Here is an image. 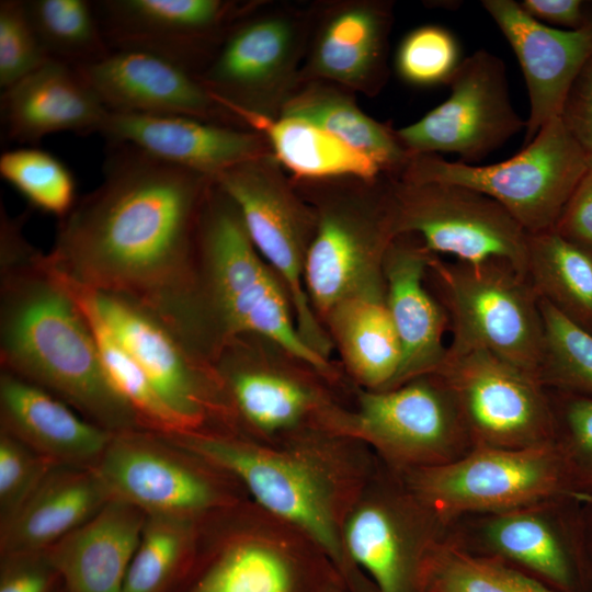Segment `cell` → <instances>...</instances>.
Wrapping results in <instances>:
<instances>
[{"instance_id":"6da1fadb","label":"cell","mask_w":592,"mask_h":592,"mask_svg":"<svg viewBox=\"0 0 592 592\" xmlns=\"http://www.w3.org/2000/svg\"><path fill=\"white\" fill-rule=\"evenodd\" d=\"M102 171L58 220L48 262L79 285L139 303L181 334L214 180L126 144L107 143Z\"/></svg>"},{"instance_id":"7a4b0ae2","label":"cell","mask_w":592,"mask_h":592,"mask_svg":"<svg viewBox=\"0 0 592 592\" xmlns=\"http://www.w3.org/2000/svg\"><path fill=\"white\" fill-rule=\"evenodd\" d=\"M23 226L0 224V369L110 432L144 430L110 382L86 315Z\"/></svg>"},{"instance_id":"3957f363","label":"cell","mask_w":592,"mask_h":592,"mask_svg":"<svg viewBox=\"0 0 592 592\" xmlns=\"http://www.w3.org/2000/svg\"><path fill=\"white\" fill-rule=\"evenodd\" d=\"M275 277L238 208L213 181L197 231L190 328L194 351L213 363L230 341L262 337L312 368L329 371L328 360L299 334L289 297Z\"/></svg>"},{"instance_id":"277c9868","label":"cell","mask_w":592,"mask_h":592,"mask_svg":"<svg viewBox=\"0 0 592 592\" xmlns=\"http://www.w3.org/2000/svg\"><path fill=\"white\" fill-rule=\"evenodd\" d=\"M428 270L447 314L448 350H486L539 380L544 326L539 298L525 275L501 260L471 264L434 254Z\"/></svg>"},{"instance_id":"5b68a950","label":"cell","mask_w":592,"mask_h":592,"mask_svg":"<svg viewBox=\"0 0 592 592\" xmlns=\"http://www.w3.org/2000/svg\"><path fill=\"white\" fill-rule=\"evenodd\" d=\"M589 161L560 116L544 125L512 158L488 166L449 162L436 153L410 156L401 179L478 191L502 205L526 230L554 229Z\"/></svg>"},{"instance_id":"8992f818","label":"cell","mask_w":592,"mask_h":592,"mask_svg":"<svg viewBox=\"0 0 592 592\" xmlns=\"http://www.w3.org/2000/svg\"><path fill=\"white\" fill-rule=\"evenodd\" d=\"M414 481L420 499L442 522L590 501L577 489L556 441L526 448L476 446L451 463L421 468Z\"/></svg>"},{"instance_id":"52a82bcc","label":"cell","mask_w":592,"mask_h":592,"mask_svg":"<svg viewBox=\"0 0 592 592\" xmlns=\"http://www.w3.org/2000/svg\"><path fill=\"white\" fill-rule=\"evenodd\" d=\"M280 167L267 153L219 173L214 182L234 202L257 251L286 286L303 340L328 358L331 344L314 315L304 283L317 216L298 200Z\"/></svg>"},{"instance_id":"ba28073f","label":"cell","mask_w":592,"mask_h":592,"mask_svg":"<svg viewBox=\"0 0 592 592\" xmlns=\"http://www.w3.org/2000/svg\"><path fill=\"white\" fill-rule=\"evenodd\" d=\"M390 195L397 236H419L434 255L471 264L501 260L525 275L528 234L491 197L457 184L401 178L391 182Z\"/></svg>"},{"instance_id":"9c48e42d","label":"cell","mask_w":592,"mask_h":592,"mask_svg":"<svg viewBox=\"0 0 592 592\" xmlns=\"http://www.w3.org/2000/svg\"><path fill=\"white\" fill-rule=\"evenodd\" d=\"M111 500L146 515L200 522L228 502L224 473L166 435L146 430L113 433L92 466Z\"/></svg>"},{"instance_id":"30bf717a","label":"cell","mask_w":592,"mask_h":592,"mask_svg":"<svg viewBox=\"0 0 592 592\" xmlns=\"http://www.w3.org/2000/svg\"><path fill=\"white\" fill-rule=\"evenodd\" d=\"M452 394L473 446L526 448L556 441L545 386L486 350L451 351L435 373Z\"/></svg>"},{"instance_id":"8fae6325","label":"cell","mask_w":592,"mask_h":592,"mask_svg":"<svg viewBox=\"0 0 592 592\" xmlns=\"http://www.w3.org/2000/svg\"><path fill=\"white\" fill-rule=\"evenodd\" d=\"M395 237L390 187L322 205L304 265L310 304L328 316L349 298L384 289V257Z\"/></svg>"},{"instance_id":"7c38bea8","label":"cell","mask_w":592,"mask_h":592,"mask_svg":"<svg viewBox=\"0 0 592 592\" xmlns=\"http://www.w3.org/2000/svg\"><path fill=\"white\" fill-rule=\"evenodd\" d=\"M87 289L103 321L180 419L185 434L206 432L210 415L232 414L214 364L192 351L158 315L127 297Z\"/></svg>"},{"instance_id":"4fadbf2b","label":"cell","mask_w":592,"mask_h":592,"mask_svg":"<svg viewBox=\"0 0 592 592\" xmlns=\"http://www.w3.org/2000/svg\"><path fill=\"white\" fill-rule=\"evenodd\" d=\"M448 98L395 132L410 156L452 152L478 161L526 127L512 106L503 61L479 49L462 60Z\"/></svg>"},{"instance_id":"5bb4252c","label":"cell","mask_w":592,"mask_h":592,"mask_svg":"<svg viewBox=\"0 0 592 592\" xmlns=\"http://www.w3.org/2000/svg\"><path fill=\"white\" fill-rule=\"evenodd\" d=\"M168 437L240 481L260 505L298 526L332 557L340 558L341 543L325 485L308 466L221 433Z\"/></svg>"},{"instance_id":"9a60e30c","label":"cell","mask_w":592,"mask_h":592,"mask_svg":"<svg viewBox=\"0 0 592 592\" xmlns=\"http://www.w3.org/2000/svg\"><path fill=\"white\" fill-rule=\"evenodd\" d=\"M358 431L390 456L425 467L451 463L474 446L458 407L436 374L364 392Z\"/></svg>"},{"instance_id":"2e32d148","label":"cell","mask_w":592,"mask_h":592,"mask_svg":"<svg viewBox=\"0 0 592 592\" xmlns=\"http://www.w3.org/2000/svg\"><path fill=\"white\" fill-rule=\"evenodd\" d=\"M93 7L111 50L162 57L197 77L227 35L232 4L219 0H98Z\"/></svg>"},{"instance_id":"e0dca14e","label":"cell","mask_w":592,"mask_h":592,"mask_svg":"<svg viewBox=\"0 0 592 592\" xmlns=\"http://www.w3.org/2000/svg\"><path fill=\"white\" fill-rule=\"evenodd\" d=\"M482 7L511 45L530 98L525 145L561 115L568 93L592 56V21L578 30L550 27L513 0H483Z\"/></svg>"},{"instance_id":"ac0fdd59","label":"cell","mask_w":592,"mask_h":592,"mask_svg":"<svg viewBox=\"0 0 592 592\" xmlns=\"http://www.w3.org/2000/svg\"><path fill=\"white\" fill-rule=\"evenodd\" d=\"M112 113L182 115L232 126L226 111L195 76L140 50H112L76 67Z\"/></svg>"},{"instance_id":"d6986e66","label":"cell","mask_w":592,"mask_h":592,"mask_svg":"<svg viewBox=\"0 0 592 592\" xmlns=\"http://www.w3.org/2000/svg\"><path fill=\"white\" fill-rule=\"evenodd\" d=\"M178 167L215 179L244 161L272 153L260 134L182 115L110 112L100 132Z\"/></svg>"},{"instance_id":"ffe728a7","label":"cell","mask_w":592,"mask_h":592,"mask_svg":"<svg viewBox=\"0 0 592 592\" xmlns=\"http://www.w3.org/2000/svg\"><path fill=\"white\" fill-rule=\"evenodd\" d=\"M295 53V30L277 16L237 24L196 77L225 109L265 113L267 98L287 90ZM283 101V102H284Z\"/></svg>"},{"instance_id":"44dd1931","label":"cell","mask_w":592,"mask_h":592,"mask_svg":"<svg viewBox=\"0 0 592 592\" xmlns=\"http://www.w3.org/2000/svg\"><path fill=\"white\" fill-rule=\"evenodd\" d=\"M109 113L79 70L56 59L2 90L0 96L2 137L24 146L60 132L100 134Z\"/></svg>"},{"instance_id":"7402d4cb","label":"cell","mask_w":592,"mask_h":592,"mask_svg":"<svg viewBox=\"0 0 592 592\" xmlns=\"http://www.w3.org/2000/svg\"><path fill=\"white\" fill-rule=\"evenodd\" d=\"M431 255L422 242L411 243L408 235H399L384 257L386 303L401 346L399 372L390 388L435 373L447 353L443 342L447 314L424 286Z\"/></svg>"},{"instance_id":"603a6c76","label":"cell","mask_w":592,"mask_h":592,"mask_svg":"<svg viewBox=\"0 0 592 592\" xmlns=\"http://www.w3.org/2000/svg\"><path fill=\"white\" fill-rule=\"evenodd\" d=\"M0 430L58 466L92 467L113 432L57 396L0 369Z\"/></svg>"},{"instance_id":"cb8c5ba5","label":"cell","mask_w":592,"mask_h":592,"mask_svg":"<svg viewBox=\"0 0 592 592\" xmlns=\"http://www.w3.org/2000/svg\"><path fill=\"white\" fill-rule=\"evenodd\" d=\"M146 514L110 500L93 517L49 547L65 592H123Z\"/></svg>"},{"instance_id":"d4e9b609","label":"cell","mask_w":592,"mask_h":592,"mask_svg":"<svg viewBox=\"0 0 592 592\" xmlns=\"http://www.w3.org/2000/svg\"><path fill=\"white\" fill-rule=\"evenodd\" d=\"M110 500L92 467H54L23 505L0 524L1 556L48 549Z\"/></svg>"},{"instance_id":"484cf974","label":"cell","mask_w":592,"mask_h":592,"mask_svg":"<svg viewBox=\"0 0 592 592\" xmlns=\"http://www.w3.org/2000/svg\"><path fill=\"white\" fill-rule=\"evenodd\" d=\"M385 4H345L318 31L301 79L373 91L383 76L390 23Z\"/></svg>"},{"instance_id":"4316f807","label":"cell","mask_w":592,"mask_h":592,"mask_svg":"<svg viewBox=\"0 0 592 592\" xmlns=\"http://www.w3.org/2000/svg\"><path fill=\"white\" fill-rule=\"evenodd\" d=\"M227 111L264 137L278 164L297 179L373 182L383 172L372 159L307 121L239 107Z\"/></svg>"},{"instance_id":"83f0119b","label":"cell","mask_w":592,"mask_h":592,"mask_svg":"<svg viewBox=\"0 0 592 592\" xmlns=\"http://www.w3.org/2000/svg\"><path fill=\"white\" fill-rule=\"evenodd\" d=\"M248 337L227 343L213 362L232 413L264 432L295 424L311 402L309 390L255 361Z\"/></svg>"},{"instance_id":"f1b7e54d","label":"cell","mask_w":592,"mask_h":592,"mask_svg":"<svg viewBox=\"0 0 592 592\" xmlns=\"http://www.w3.org/2000/svg\"><path fill=\"white\" fill-rule=\"evenodd\" d=\"M394 510L373 503L354 511L344 526L345 547L377 592H422V567L431 549L418 550Z\"/></svg>"},{"instance_id":"f546056e","label":"cell","mask_w":592,"mask_h":592,"mask_svg":"<svg viewBox=\"0 0 592 592\" xmlns=\"http://www.w3.org/2000/svg\"><path fill=\"white\" fill-rule=\"evenodd\" d=\"M327 317L343 358L358 380L376 390L389 389L399 372L401 346L385 288L349 298Z\"/></svg>"},{"instance_id":"4dcf8cb0","label":"cell","mask_w":592,"mask_h":592,"mask_svg":"<svg viewBox=\"0 0 592 592\" xmlns=\"http://www.w3.org/2000/svg\"><path fill=\"white\" fill-rule=\"evenodd\" d=\"M546 506L490 514L481 527V542L494 558L526 569L558 592H573L577 578L573 561L545 513Z\"/></svg>"},{"instance_id":"1f68e13d","label":"cell","mask_w":592,"mask_h":592,"mask_svg":"<svg viewBox=\"0 0 592 592\" xmlns=\"http://www.w3.org/2000/svg\"><path fill=\"white\" fill-rule=\"evenodd\" d=\"M280 116L320 127L372 159L383 172L401 171L410 159L395 132L366 115L346 93L327 84L314 82L289 94Z\"/></svg>"},{"instance_id":"d6a6232c","label":"cell","mask_w":592,"mask_h":592,"mask_svg":"<svg viewBox=\"0 0 592 592\" xmlns=\"http://www.w3.org/2000/svg\"><path fill=\"white\" fill-rule=\"evenodd\" d=\"M525 276L539 299L592 332V253L549 229L528 234Z\"/></svg>"},{"instance_id":"836d02e7","label":"cell","mask_w":592,"mask_h":592,"mask_svg":"<svg viewBox=\"0 0 592 592\" xmlns=\"http://www.w3.org/2000/svg\"><path fill=\"white\" fill-rule=\"evenodd\" d=\"M57 274L88 319L110 382L133 409L144 430L167 436L185 434L186 430L180 419L103 321L88 289L59 272Z\"/></svg>"},{"instance_id":"e575fe53","label":"cell","mask_w":592,"mask_h":592,"mask_svg":"<svg viewBox=\"0 0 592 592\" xmlns=\"http://www.w3.org/2000/svg\"><path fill=\"white\" fill-rule=\"evenodd\" d=\"M215 551L189 592H296L295 569L276 548L231 536Z\"/></svg>"},{"instance_id":"d590c367","label":"cell","mask_w":592,"mask_h":592,"mask_svg":"<svg viewBox=\"0 0 592 592\" xmlns=\"http://www.w3.org/2000/svg\"><path fill=\"white\" fill-rule=\"evenodd\" d=\"M421 585L422 592H558L498 558L473 554L455 543L431 548Z\"/></svg>"},{"instance_id":"8d00e7d4","label":"cell","mask_w":592,"mask_h":592,"mask_svg":"<svg viewBox=\"0 0 592 592\" xmlns=\"http://www.w3.org/2000/svg\"><path fill=\"white\" fill-rule=\"evenodd\" d=\"M198 522L146 515L123 592H166L196 554Z\"/></svg>"},{"instance_id":"74e56055","label":"cell","mask_w":592,"mask_h":592,"mask_svg":"<svg viewBox=\"0 0 592 592\" xmlns=\"http://www.w3.org/2000/svg\"><path fill=\"white\" fill-rule=\"evenodd\" d=\"M25 7L50 59L79 67L96 62L112 52L93 1L25 0Z\"/></svg>"},{"instance_id":"f35d334b","label":"cell","mask_w":592,"mask_h":592,"mask_svg":"<svg viewBox=\"0 0 592 592\" xmlns=\"http://www.w3.org/2000/svg\"><path fill=\"white\" fill-rule=\"evenodd\" d=\"M0 175L31 207L64 218L75 206L77 183L71 170L55 155L36 146L5 150Z\"/></svg>"},{"instance_id":"ab89813d","label":"cell","mask_w":592,"mask_h":592,"mask_svg":"<svg viewBox=\"0 0 592 592\" xmlns=\"http://www.w3.org/2000/svg\"><path fill=\"white\" fill-rule=\"evenodd\" d=\"M539 301L544 326L540 383L592 394V332Z\"/></svg>"},{"instance_id":"60d3db41","label":"cell","mask_w":592,"mask_h":592,"mask_svg":"<svg viewBox=\"0 0 592 592\" xmlns=\"http://www.w3.org/2000/svg\"><path fill=\"white\" fill-rule=\"evenodd\" d=\"M460 62L457 41L436 25L420 26L408 33L396 55L399 76L421 87L448 83Z\"/></svg>"},{"instance_id":"b9f144b4","label":"cell","mask_w":592,"mask_h":592,"mask_svg":"<svg viewBox=\"0 0 592 592\" xmlns=\"http://www.w3.org/2000/svg\"><path fill=\"white\" fill-rule=\"evenodd\" d=\"M49 59L29 18L25 1L1 0V91L22 80Z\"/></svg>"},{"instance_id":"7bdbcfd3","label":"cell","mask_w":592,"mask_h":592,"mask_svg":"<svg viewBox=\"0 0 592 592\" xmlns=\"http://www.w3.org/2000/svg\"><path fill=\"white\" fill-rule=\"evenodd\" d=\"M56 466L0 430V524L23 505Z\"/></svg>"},{"instance_id":"ee69618b","label":"cell","mask_w":592,"mask_h":592,"mask_svg":"<svg viewBox=\"0 0 592 592\" xmlns=\"http://www.w3.org/2000/svg\"><path fill=\"white\" fill-rule=\"evenodd\" d=\"M577 489L592 500V399L570 400L562 417V431L556 437Z\"/></svg>"},{"instance_id":"f6af8a7d","label":"cell","mask_w":592,"mask_h":592,"mask_svg":"<svg viewBox=\"0 0 592 592\" xmlns=\"http://www.w3.org/2000/svg\"><path fill=\"white\" fill-rule=\"evenodd\" d=\"M1 560L0 592H50L60 580L47 550L2 555Z\"/></svg>"},{"instance_id":"bcb514c9","label":"cell","mask_w":592,"mask_h":592,"mask_svg":"<svg viewBox=\"0 0 592 592\" xmlns=\"http://www.w3.org/2000/svg\"><path fill=\"white\" fill-rule=\"evenodd\" d=\"M560 118L592 166V56L573 82Z\"/></svg>"},{"instance_id":"7dc6e473","label":"cell","mask_w":592,"mask_h":592,"mask_svg":"<svg viewBox=\"0 0 592 592\" xmlns=\"http://www.w3.org/2000/svg\"><path fill=\"white\" fill-rule=\"evenodd\" d=\"M566 239L592 249V166H589L554 227Z\"/></svg>"},{"instance_id":"c3c4849f","label":"cell","mask_w":592,"mask_h":592,"mask_svg":"<svg viewBox=\"0 0 592 592\" xmlns=\"http://www.w3.org/2000/svg\"><path fill=\"white\" fill-rule=\"evenodd\" d=\"M521 8L537 21L578 30L590 21L584 14V2L580 0H523Z\"/></svg>"},{"instance_id":"681fc988","label":"cell","mask_w":592,"mask_h":592,"mask_svg":"<svg viewBox=\"0 0 592 592\" xmlns=\"http://www.w3.org/2000/svg\"><path fill=\"white\" fill-rule=\"evenodd\" d=\"M591 592H592V589H591Z\"/></svg>"}]
</instances>
